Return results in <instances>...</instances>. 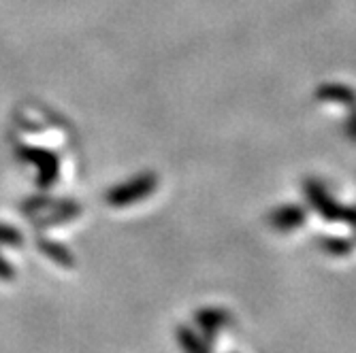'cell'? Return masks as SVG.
Listing matches in <instances>:
<instances>
[{
  "label": "cell",
  "instance_id": "6da1fadb",
  "mask_svg": "<svg viewBox=\"0 0 356 353\" xmlns=\"http://www.w3.org/2000/svg\"><path fill=\"white\" fill-rule=\"evenodd\" d=\"M303 194L309 203V207L325 219V221H339L352 230L356 239V207H343L335 200V196L329 191V187L322 185L318 179H305L303 181Z\"/></svg>",
  "mask_w": 356,
  "mask_h": 353
},
{
  "label": "cell",
  "instance_id": "7a4b0ae2",
  "mask_svg": "<svg viewBox=\"0 0 356 353\" xmlns=\"http://www.w3.org/2000/svg\"><path fill=\"white\" fill-rule=\"evenodd\" d=\"M316 101L339 105L348 111L343 121V135L352 145H356V92L346 83H322L316 89Z\"/></svg>",
  "mask_w": 356,
  "mask_h": 353
},
{
  "label": "cell",
  "instance_id": "3957f363",
  "mask_svg": "<svg viewBox=\"0 0 356 353\" xmlns=\"http://www.w3.org/2000/svg\"><path fill=\"white\" fill-rule=\"evenodd\" d=\"M197 324L201 326L207 343L213 345V341L218 338L220 332L229 330L233 326V315L224 309H218V307H207L197 313Z\"/></svg>",
  "mask_w": 356,
  "mask_h": 353
},
{
  "label": "cell",
  "instance_id": "277c9868",
  "mask_svg": "<svg viewBox=\"0 0 356 353\" xmlns=\"http://www.w3.org/2000/svg\"><path fill=\"white\" fill-rule=\"evenodd\" d=\"M269 226L277 232H295L307 221V211L301 205H284L269 213Z\"/></svg>",
  "mask_w": 356,
  "mask_h": 353
},
{
  "label": "cell",
  "instance_id": "5b68a950",
  "mask_svg": "<svg viewBox=\"0 0 356 353\" xmlns=\"http://www.w3.org/2000/svg\"><path fill=\"white\" fill-rule=\"evenodd\" d=\"M354 239L348 236H320L318 239V247L322 253L333 255V258H346L354 251Z\"/></svg>",
  "mask_w": 356,
  "mask_h": 353
},
{
  "label": "cell",
  "instance_id": "8992f818",
  "mask_svg": "<svg viewBox=\"0 0 356 353\" xmlns=\"http://www.w3.org/2000/svg\"><path fill=\"white\" fill-rule=\"evenodd\" d=\"M179 343L186 347V349H190V351H209L213 345H209V343H205V341H197V334H192L190 330H186V328H179Z\"/></svg>",
  "mask_w": 356,
  "mask_h": 353
}]
</instances>
